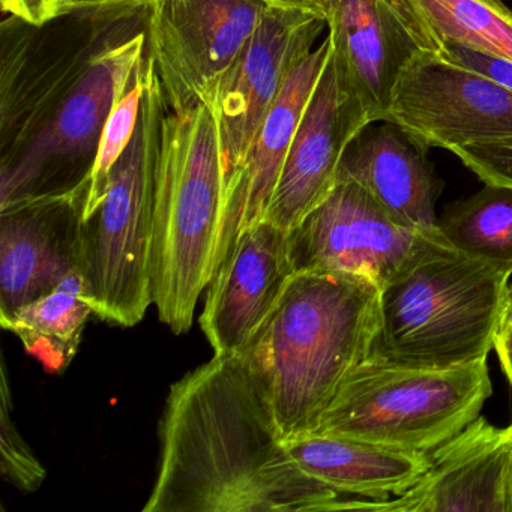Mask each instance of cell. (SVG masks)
<instances>
[{
	"label": "cell",
	"instance_id": "6da1fadb",
	"mask_svg": "<svg viewBox=\"0 0 512 512\" xmlns=\"http://www.w3.org/2000/svg\"><path fill=\"white\" fill-rule=\"evenodd\" d=\"M158 436L143 512L340 511L341 494L293 460L241 352L214 355L170 386Z\"/></svg>",
	"mask_w": 512,
	"mask_h": 512
},
{
	"label": "cell",
	"instance_id": "7a4b0ae2",
	"mask_svg": "<svg viewBox=\"0 0 512 512\" xmlns=\"http://www.w3.org/2000/svg\"><path fill=\"white\" fill-rule=\"evenodd\" d=\"M380 287L358 275L293 272L241 350L268 395L284 440L314 433L353 368L371 356Z\"/></svg>",
	"mask_w": 512,
	"mask_h": 512
},
{
	"label": "cell",
	"instance_id": "3957f363",
	"mask_svg": "<svg viewBox=\"0 0 512 512\" xmlns=\"http://www.w3.org/2000/svg\"><path fill=\"white\" fill-rule=\"evenodd\" d=\"M223 196L214 109L173 106L166 98L155 164L152 299L173 334L190 331L197 302L214 277Z\"/></svg>",
	"mask_w": 512,
	"mask_h": 512
},
{
	"label": "cell",
	"instance_id": "277c9868",
	"mask_svg": "<svg viewBox=\"0 0 512 512\" xmlns=\"http://www.w3.org/2000/svg\"><path fill=\"white\" fill-rule=\"evenodd\" d=\"M512 274L452 247L442 232L425 239L380 290V322L370 358L448 368L488 358Z\"/></svg>",
	"mask_w": 512,
	"mask_h": 512
},
{
	"label": "cell",
	"instance_id": "5b68a950",
	"mask_svg": "<svg viewBox=\"0 0 512 512\" xmlns=\"http://www.w3.org/2000/svg\"><path fill=\"white\" fill-rule=\"evenodd\" d=\"M166 94L146 55L139 124L110 173L103 202L83 217L79 272L94 314L110 325L142 322L152 299L155 164Z\"/></svg>",
	"mask_w": 512,
	"mask_h": 512
},
{
	"label": "cell",
	"instance_id": "8992f818",
	"mask_svg": "<svg viewBox=\"0 0 512 512\" xmlns=\"http://www.w3.org/2000/svg\"><path fill=\"white\" fill-rule=\"evenodd\" d=\"M491 394L488 358L448 368L368 358L344 379L314 433L428 454L478 419Z\"/></svg>",
	"mask_w": 512,
	"mask_h": 512
},
{
	"label": "cell",
	"instance_id": "52a82bcc",
	"mask_svg": "<svg viewBox=\"0 0 512 512\" xmlns=\"http://www.w3.org/2000/svg\"><path fill=\"white\" fill-rule=\"evenodd\" d=\"M148 16L149 7L92 8L43 26L11 16L2 25V161L40 133L97 53L148 31Z\"/></svg>",
	"mask_w": 512,
	"mask_h": 512
},
{
	"label": "cell",
	"instance_id": "ba28073f",
	"mask_svg": "<svg viewBox=\"0 0 512 512\" xmlns=\"http://www.w3.org/2000/svg\"><path fill=\"white\" fill-rule=\"evenodd\" d=\"M148 31L101 50L40 133L0 166V206L89 179L104 125L146 58Z\"/></svg>",
	"mask_w": 512,
	"mask_h": 512
},
{
	"label": "cell",
	"instance_id": "9c48e42d",
	"mask_svg": "<svg viewBox=\"0 0 512 512\" xmlns=\"http://www.w3.org/2000/svg\"><path fill=\"white\" fill-rule=\"evenodd\" d=\"M263 0H154L148 56L173 106L214 109L218 86L256 31Z\"/></svg>",
	"mask_w": 512,
	"mask_h": 512
},
{
	"label": "cell",
	"instance_id": "30bf717a",
	"mask_svg": "<svg viewBox=\"0 0 512 512\" xmlns=\"http://www.w3.org/2000/svg\"><path fill=\"white\" fill-rule=\"evenodd\" d=\"M385 121L427 149L500 142L512 139V91L424 50L401 74Z\"/></svg>",
	"mask_w": 512,
	"mask_h": 512
},
{
	"label": "cell",
	"instance_id": "8fae6325",
	"mask_svg": "<svg viewBox=\"0 0 512 512\" xmlns=\"http://www.w3.org/2000/svg\"><path fill=\"white\" fill-rule=\"evenodd\" d=\"M436 232L404 226L361 185L338 179L332 193L290 230V263L293 272L358 275L382 290Z\"/></svg>",
	"mask_w": 512,
	"mask_h": 512
},
{
	"label": "cell",
	"instance_id": "7c38bea8",
	"mask_svg": "<svg viewBox=\"0 0 512 512\" xmlns=\"http://www.w3.org/2000/svg\"><path fill=\"white\" fill-rule=\"evenodd\" d=\"M325 26L314 14L266 7L247 46L224 74L214 103L224 193L293 68L313 52Z\"/></svg>",
	"mask_w": 512,
	"mask_h": 512
},
{
	"label": "cell",
	"instance_id": "4fadbf2b",
	"mask_svg": "<svg viewBox=\"0 0 512 512\" xmlns=\"http://www.w3.org/2000/svg\"><path fill=\"white\" fill-rule=\"evenodd\" d=\"M332 62L370 124L385 121L407 65L436 44L406 0H326Z\"/></svg>",
	"mask_w": 512,
	"mask_h": 512
},
{
	"label": "cell",
	"instance_id": "5bb4252c",
	"mask_svg": "<svg viewBox=\"0 0 512 512\" xmlns=\"http://www.w3.org/2000/svg\"><path fill=\"white\" fill-rule=\"evenodd\" d=\"M88 179L65 193L0 206V320L79 272Z\"/></svg>",
	"mask_w": 512,
	"mask_h": 512
},
{
	"label": "cell",
	"instance_id": "9a60e30c",
	"mask_svg": "<svg viewBox=\"0 0 512 512\" xmlns=\"http://www.w3.org/2000/svg\"><path fill=\"white\" fill-rule=\"evenodd\" d=\"M512 436L478 419L428 452L427 472L388 500H347L346 509L376 512H508Z\"/></svg>",
	"mask_w": 512,
	"mask_h": 512
},
{
	"label": "cell",
	"instance_id": "2e32d148",
	"mask_svg": "<svg viewBox=\"0 0 512 512\" xmlns=\"http://www.w3.org/2000/svg\"><path fill=\"white\" fill-rule=\"evenodd\" d=\"M370 125L347 95L329 56L284 161L266 220L295 229L338 184L341 161L352 140Z\"/></svg>",
	"mask_w": 512,
	"mask_h": 512
},
{
	"label": "cell",
	"instance_id": "e0dca14e",
	"mask_svg": "<svg viewBox=\"0 0 512 512\" xmlns=\"http://www.w3.org/2000/svg\"><path fill=\"white\" fill-rule=\"evenodd\" d=\"M292 274L289 232L263 220L238 236L209 283L200 314L215 355L241 352L250 343Z\"/></svg>",
	"mask_w": 512,
	"mask_h": 512
},
{
	"label": "cell",
	"instance_id": "ac0fdd59",
	"mask_svg": "<svg viewBox=\"0 0 512 512\" xmlns=\"http://www.w3.org/2000/svg\"><path fill=\"white\" fill-rule=\"evenodd\" d=\"M329 56L331 40L326 37L293 68L224 193L215 272L229 256L238 236L248 227L266 220L293 137Z\"/></svg>",
	"mask_w": 512,
	"mask_h": 512
},
{
	"label": "cell",
	"instance_id": "d6986e66",
	"mask_svg": "<svg viewBox=\"0 0 512 512\" xmlns=\"http://www.w3.org/2000/svg\"><path fill=\"white\" fill-rule=\"evenodd\" d=\"M365 127L346 149L338 179L361 185L374 202L404 226L439 230L436 200L442 182L427 148L389 121Z\"/></svg>",
	"mask_w": 512,
	"mask_h": 512
},
{
	"label": "cell",
	"instance_id": "ffe728a7",
	"mask_svg": "<svg viewBox=\"0 0 512 512\" xmlns=\"http://www.w3.org/2000/svg\"><path fill=\"white\" fill-rule=\"evenodd\" d=\"M286 446L305 473L332 490L376 502L412 488L430 464L424 452L328 434H305Z\"/></svg>",
	"mask_w": 512,
	"mask_h": 512
},
{
	"label": "cell",
	"instance_id": "44dd1931",
	"mask_svg": "<svg viewBox=\"0 0 512 512\" xmlns=\"http://www.w3.org/2000/svg\"><path fill=\"white\" fill-rule=\"evenodd\" d=\"M91 314L94 311L80 272H74L52 292L23 305L0 323L19 337L26 353L37 358L46 371L62 373L76 356Z\"/></svg>",
	"mask_w": 512,
	"mask_h": 512
},
{
	"label": "cell",
	"instance_id": "7402d4cb",
	"mask_svg": "<svg viewBox=\"0 0 512 512\" xmlns=\"http://www.w3.org/2000/svg\"><path fill=\"white\" fill-rule=\"evenodd\" d=\"M437 50L448 44L512 61V11L502 0H406Z\"/></svg>",
	"mask_w": 512,
	"mask_h": 512
},
{
	"label": "cell",
	"instance_id": "603a6c76",
	"mask_svg": "<svg viewBox=\"0 0 512 512\" xmlns=\"http://www.w3.org/2000/svg\"><path fill=\"white\" fill-rule=\"evenodd\" d=\"M437 226L452 247L512 274V188L485 184L448 206Z\"/></svg>",
	"mask_w": 512,
	"mask_h": 512
},
{
	"label": "cell",
	"instance_id": "cb8c5ba5",
	"mask_svg": "<svg viewBox=\"0 0 512 512\" xmlns=\"http://www.w3.org/2000/svg\"><path fill=\"white\" fill-rule=\"evenodd\" d=\"M146 85V58L137 67L136 76L124 97L116 103L104 125L97 157L88 179V194H86L85 214L95 211L103 202L109 187L110 173L118 163L119 158L127 151L137 124H139L140 107H142L143 92Z\"/></svg>",
	"mask_w": 512,
	"mask_h": 512
},
{
	"label": "cell",
	"instance_id": "d4e9b609",
	"mask_svg": "<svg viewBox=\"0 0 512 512\" xmlns=\"http://www.w3.org/2000/svg\"><path fill=\"white\" fill-rule=\"evenodd\" d=\"M13 397L8 382L7 365L2 361L0 379V473L8 482L25 493L37 491L47 476V470L35 457L13 418Z\"/></svg>",
	"mask_w": 512,
	"mask_h": 512
},
{
	"label": "cell",
	"instance_id": "484cf974",
	"mask_svg": "<svg viewBox=\"0 0 512 512\" xmlns=\"http://www.w3.org/2000/svg\"><path fill=\"white\" fill-rule=\"evenodd\" d=\"M452 154L484 184L512 188V139L464 146Z\"/></svg>",
	"mask_w": 512,
	"mask_h": 512
},
{
	"label": "cell",
	"instance_id": "4316f807",
	"mask_svg": "<svg viewBox=\"0 0 512 512\" xmlns=\"http://www.w3.org/2000/svg\"><path fill=\"white\" fill-rule=\"evenodd\" d=\"M440 55L469 70L476 71L488 79L494 80L499 85L505 86L512 91V61L508 59L496 58V56L485 55V53L475 52V50L466 49L457 44H448L442 49L437 50Z\"/></svg>",
	"mask_w": 512,
	"mask_h": 512
},
{
	"label": "cell",
	"instance_id": "83f0119b",
	"mask_svg": "<svg viewBox=\"0 0 512 512\" xmlns=\"http://www.w3.org/2000/svg\"><path fill=\"white\" fill-rule=\"evenodd\" d=\"M2 10L29 25L43 26L61 16V0H2Z\"/></svg>",
	"mask_w": 512,
	"mask_h": 512
},
{
	"label": "cell",
	"instance_id": "f1b7e54d",
	"mask_svg": "<svg viewBox=\"0 0 512 512\" xmlns=\"http://www.w3.org/2000/svg\"><path fill=\"white\" fill-rule=\"evenodd\" d=\"M154 0H61V14L92 8L149 7Z\"/></svg>",
	"mask_w": 512,
	"mask_h": 512
},
{
	"label": "cell",
	"instance_id": "f546056e",
	"mask_svg": "<svg viewBox=\"0 0 512 512\" xmlns=\"http://www.w3.org/2000/svg\"><path fill=\"white\" fill-rule=\"evenodd\" d=\"M266 7L278 10L302 11L325 20L326 0H263Z\"/></svg>",
	"mask_w": 512,
	"mask_h": 512
},
{
	"label": "cell",
	"instance_id": "4dcf8cb0",
	"mask_svg": "<svg viewBox=\"0 0 512 512\" xmlns=\"http://www.w3.org/2000/svg\"><path fill=\"white\" fill-rule=\"evenodd\" d=\"M494 352L497 353L503 374L512 386V325L502 329L497 335Z\"/></svg>",
	"mask_w": 512,
	"mask_h": 512
},
{
	"label": "cell",
	"instance_id": "1f68e13d",
	"mask_svg": "<svg viewBox=\"0 0 512 512\" xmlns=\"http://www.w3.org/2000/svg\"><path fill=\"white\" fill-rule=\"evenodd\" d=\"M512 325V302H508L505 307V311H503V319L502 326H500V331L502 329L508 328V326Z\"/></svg>",
	"mask_w": 512,
	"mask_h": 512
}]
</instances>
